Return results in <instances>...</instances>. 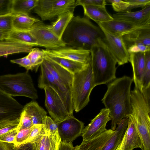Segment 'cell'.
I'll use <instances>...</instances> for the list:
<instances>
[{"instance_id":"cell-17","label":"cell","mask_w":150,"mask_h":150,"mask_svg":"<svg viewBox=\"0 0 150 150\" xmlns=\"http://www.w3.org/2000/svg\"><path fill=\"white\" fill-rule=\"evenodd\" d=\"M43 63L55 79L71 94L73 74L45 55Z\"/></svg>"},{"instance_id":"cell-4","label":"cell","mask_w":150,"mask_h":150,"mask_svg":"<svg viewBox=\"0 0 150 150\" xmlns=\"http://www.w3.org/2000/svg\"><path fill=\"white\" fill-rule=\"evenodd\" d=\"M95 86L91 60L84 69L73 74L72 99L74 110L76 112L87 105L90 94Z\"/></svg>"},{"instance_id":"cell-26","label":"cell","mask_w":150,"mask_h":150,"mask_svg":"<svg viewBox=\"0 0 150 150\" xmlns=\"http://www.w3.org/2000/svg\"><path fill=\"white\" fill-rule=\"evenodd\" d=\"M74 11H69L58 16L48 27L55 35L62 39L63 34L70 21L74 16Z\"/></svg>"},{"instance_id":"cell-50","label":"cell","mask_w":150,"mask_h":150,"mask_svg":"<svg viewBox=\"0 0 150 150\" xmlns=\"http://www.w3.org/2000/svg\"><path fill=\"white\" fill-rule=\"evenodd\" d=\"M141 92L148 108L150 109V87L142 90Z\"/></svg>"},{"instance_id":"cell-23","label":"cell","mask_w":150,"mask_h":150,"mask_svg":"<svg viewBox=\"0 0 150 150\" xmlns=\"http://www.w3.org/2000/svg\"><path fill=\"white\" fill-rule=\"evenodd\" d=\"M85 16L97 23L106 22L113 18L107 12L105 6H82Z\"/></svg>"},{"instance_id":"cell-31","label":"cell","mask_w":150,"mask_h":150,"mask_svg":"<svg viewBox=\"0 0 150 150\" xmlns=\"http://www.w3.org/2000/svg\"><path fill=\"white\" fill-rule=\"evenodd\" d=\"M45 55L73 74L84 69L90 62L85 64L67 59Z\"/></svg>"},{"instance_id":"cell-19","label":"cell","mask_w":150,"mask_h":150,"mask_svg":"<svg viewBox=\"0 0 150 150\" xmlns=\"http://www.w3.org/2000/svg\"><path fill=\"white\" fill-rule=\"evenodd\" d=\"M97 24L103 30L114 35L122 37L137 28H141L127 22L114 19Z\"/></svg>"},{"instance_id":"cell-25","label":"cell","mask_w":150,"mask_h":150,"mask_svg":"<svg viewBox=\"0 0 150 150\" xmlns=\"http://www.w3.org/2000/svg\"><path fill=\"white\" fill-rule=\"evenodd\" d=\"M33 47L20 42L5 40L0 41V57L20 53H29Z\"/></svg>"},{"instance_id":"cell-12","label":"cell","mask_w":150,"mask_h":150,"mask_svg":"<svg viewBox=\"0 0 150 150\" xmlns=\"http://www.w3.org/2000/svg\"><path fill=\"white\" fill-rule=\"evenodd\" d=\"M23 106L0 89V122L20 120Z\"/></svg>"},{"instance_id":"cell-8","label":"cell","mask_w":150,"mask_h":150,"mask_svg":"<svg viewBox=\"0 0 150 150\" xmlns=\"http://www.w3.org/2000/svg\"><path fill=\"white\" fill-rule=\"evenodd\" d=\"M40 67L38 87L41 89L47 86L52 88L60 98L69 115H73L74 110L71 94L55 79L43 63Z\"/></svg>"},{"instance_id":"cell-35","label":"cell","mask_w":150,"mask_h":150,"mask_svg":"<svg viewBox=\"0 0 150 150\" xmlns=\"http://www.w3.org/2000/svg\"><path fill=\"white\" fill-rule=\"evenodd\" d=\"M13 16L14 14L11 13L0 15V30L10 32L13 30Z\"/></svg>"},{"instance_id":"cell-6","label":"cell","mask_w":150,"mask_h":150,"mask_svg":"<svg viewBox=\"0 0 150 150\" xmlns=\"http://www.w3.org/2000/svg\"><path fill=\"white\" fill-rule=\"evenodd\" d=\"M130 103L131 115L141 141L142 150H150V109L142 96L131 98Z\"/></svg>"},{"instance_id":"cell-9","label":"cell","mask_w":150,"mask_h":150,"mask_svg":"<svg viewBox=\"0 0 150 150\" xmlns=\"http://www.w3.org/2000/svg\"><path fill=\"white\" fill-rule=\"evenodd\" d=\"M36 40L38 46L47 50H52L66 46L62 39L55 35L48 28V25L40 20L29 30Z\"/></svg>"},{"instance_id":"cell-44","label":"cell","mask_w":150,"mask_h":150,"mask_svg":"<svg viewBox=\"0 0 150 150\" xmlns=\"http://www.w3.org/2000/svg\"><path fill=\"white\" fill-rule=\"evenodd\" d=\"M106 3L105 0H77L76 5L105 6Z\"/></svg>"},{"instance_id":"cell-16","label":"cell","mask_w":150,"mask_h":150,"mask_svg":"<svg viewBox=\"0 0 150 150\" xmlns=\"http://www.w3.org/2000/svg\"><path fill=\"white\" fill-rule=\"evenodd\" d=\"M113 18L127 22L139 27H150V5L139 11H123L113 15Z\"/></svg>"},{"instance_id":"cell-43","label":"cell","mask_w":150,"mask_h":150,"mask_svg":"<svg viewBox=\"0 0 150 150\" xmlns=\"http://www.w3.org/2000/svg\"><path fill=\"white\" fill-rule=\"evenodd\" d=\"M12 63L19 65L20 66L24 67L27 71L33 70V69L31 62L27 55L22 58L10 60Z\"/></svg>"},{"instance_id":"cell-30","label":"cell","mask_w":150,"mask_h":150,"mask_svg":"<svg viewBox=\"0 0 150 150\" xmlns=\"http://www.w3.org/2000/svg\"><path fill=\"white\" fill-rule=\"evenodd\" d=\"M6 40L15 41L33 47L38 46L37 42L29 30H13L10 32Z\"/></svg>"},{"instance_id":"cell-11","label":"cell","mask_w":150,"mask_h":150,"mask_svg":"<svg viewBox=\"0 0 150 150\" xmlns=\"http://www.w3.org/2000/svg\"><path fill=\"white\" fill-rule=\"evenodd\" d=\"M45 93V105L49 115L56 122H60L70 115L56 92L50 87L44 88Z\"/></svg>"},{"instance_id":"cell-47","label":"cell","mask_w":150,"mask_h":150,"mask_svg":"<svg viewBox=\"0 0 150 150\" xmlns=\"http://www.w3.org/2000/svg\"><path fill=\"white\" fill-rule=\"evenodd\" d=\"M46 137V134L44 129L42 134L34 142L36 150H44Z\"/></svg>"},{"instance_id":"cell-7","label":"cell","mask_w":150,"mask_h":150,"mask_svg":"<svg viewBox=\"0 0 150 150\" xmlns=\"http://www.w3.org/2000/svg\"><path fill=\"white\" fill-rule=\"evenodd\" d=\"M75 0H39L34 12L42 21L57 18L60 15L69 11H74Z\"/></svg>"},{"instance_id":"cell-10","label":"cell","mask_w":150,"mask_h":150,"mask_svg":"<svg viewBox=\"0 0 150 150\" xmlns=\"http://www.w3.org/2000/svg\"><path fill=\"white\" fill-rule=\"evenodd\" d=\"M57 123L61 142L68 143H72L80 136L85 127L84 123L73 115L69 116Z\"/></svg>"},{"instance_id":"cell-32","label":"cell","mask_w":150,"mask_h":150,"mask_svg":"<svg viewBox=\"0 0 150 150\" xmlns=\"http://www.w3.org/2000/svg\"><path fill=\"white\" fill-rule=\"evenodd\" d=\"M27 56L31 62L33 70L37 72L44 59L45 54L42 49L37 47L32 48Z\"/></svg>"},{"instance_id":"cell-37","label":"cell","mask_w":150,"mask_h":150,"mask_svg":"<svg viewBox=\"0 0 150 150\" xmlns=\"http://www.w3.org/2000/svg\"><path fill=\"white\" fill-rule=\"evenodd\" d=\"M33 127V125L29 128L18 131L14 144L16 147L22 145L28 138Z\"/></svg>"},{"instance_id":"cell-15","label":"cell","mask_w":150,"mask_h":150,"mask_svg":"<svg viewBox=\"0 0 150 150\" xmlns=\"http://www.w3.org/2000/svg\"><path fill=\"white\" fill-rule=\"evenodd\" d=\"M103 30L105 36L103 41L118 65H121L127 63L129 62V54L122 37L115 35Z\"/></svg>"},{"instance_id":"cell-48","label":"cell","mask_w":150,"mask_h":150,"mask_svg":"<svg viewBox=\"0 0 150 150\" xmlns=\"http://www.w3.org/2000/svg\"><path fill=\"white\" fill-rule=\"evenodd\" d=\"M0 150H18L14 144L0 141Z\"/></svg>"},{"instance_id":"cell-20","label":"cell","mask_w":150,"mask_h":150,"mask_svg":"<svg viewBox=\"0 0 150 150\" xmlns=\"http://www.w3.org/2000/svg\"><path fill=\"white\" fill-rule=\"evenodd\" d=\"M122 38L127 49L137 44L150 47V27L137 28L124 35Z\"/></svg>"},{"instance_id":"cell-51","label":"cell","mask_w":150,"mask_h":150,"mask_svg":"<svg viewBox=\"0 0 150 150\" xmlns=\"http://www.w3.org/2000/svg\"><path fill=\"white\" fill-rule=\"evenodd\" d=\"M9 33L0 30V41L7 39L8 37Z\"/></svg>"},{"instance_id":"cell-38","label":"cell","mask_w":150,"mask_h":150,"mask_svg":"<svg viewBox=\"0 0 150 150\" xmlns=\"http://www.w3.org/2000/svg\"><path fill=\"white\" fill-rule=\"evenodd\" d=\"M33 125L31 117L22 110L20 115L19 123L17 128L18 131L29 128Z\"/></svg>"},{"instance_id":"cell-14","label":"cell","mask_w":150,"mask_h":150,"mask_svg":"<svg viewBox=\"0 0 150 150\" xmlns=\"http://www.w3.org/2000/svg\"><path fill=\"white\" fill-rule=\"evenodd\" d=\"M45 54L67 59L85 64L91 61V51L67 46L52 50L42 49Z\"/></svg>"},{"instance_id":"cell-41","label":"cell","mask_w":150,"mask_h":150,"mask_svg":"<svg viewBox=\"0 0 150 150\" xmlns=\"http://www.w3.org/2000/svg\"><path fill=\"white\" fill-rule=\"evenodd\" d=\"M44 128L46 131L53 134L58 131V126L55 122L50 117L47 116L44 124Z\"/></svg>"},{"instance_id":"cell-13","label":"cell","mask_w":150,"mask_h":150,"mask_svg":"<svg viewBox=\"0 0 150 150\" xmlns=\"http://www.w3.org/2000/svg\"><path fill=\"white\" fill-rule=\"evenodd\" d=\"M109 112V110L105 108L100 110L99 113L83 129L81 134L83 141L93 139L108 130L106 128L107 123L111 120Z\"/></svg>"},{"instance_id":"cell-24","label":"cell","mask_w":150,"mask_h":150,"mask_svg":"<svg viewBox=\"0 0 150 150\" xmlns=\"http://www.w3.org/2000/svg\"><path fill=\"white\" fill-rule=\"evenodd\" d=\"M128 118L125 117L118 124L115 132L101 150H115L121 142L127 129Z\"/></svg>"},{"instance_id":"cell-29","label":"cell","mask_w":150,"mask_h":150,"mask_svg":"<svg viewBox=\"0 0 150 150\" xmlns=\"http://www.w3.org/2000/svg\"><path fill=\"white\" fill-rule=\"evenodd\" d=\"M39 0H12L11 12L13 14L29 15L37 6Z\"/></svg>"},{"instance_id":"cell-46","label":"cell","mask_w":150,"mask_h":150,"mask_svg":"<svg viewBox=\"0 0 150 150\" xmlns=\"http://www.w3.org/2000/svg\"><path fill=\"white\" fill-rule=\"evenodd\" d=\"M12 0H0V15L11 13Z\"/></svg>"},{"instance_id":"cell-18","label":"cell","mask_w":150,"mask_h":150,"mask_svg":"<svg viewBox=\"0 0 150 150\" xmlns=\"http://www.w3.org/2000/svg\"><path fill=\"white\" fill-rule=\"evenodd\" d=\"M127 127L122 140L115 150H133L136 148L142 149L140 137L134 120L129 115Z\"/></svg>"},{"instance_id":"cell-36","label":"cell","mask_w":150,"mask_h":150,"mask_svg":"<svg viewBox=\"0 0 150 150\" xmlns=\"http://www.w3.org/2000/svg\"><path fill=\"white\" fill-rule=\"evenodd\" d=\"M44 125L35 124L28 138L22 144L34 142L44 131Z\"/></svg>"},{"instance_id":"cell-2","label":"cell","mask_w":150,"mask_h":150,"mask_svg":"<svg viewBox=\"0 0 150 150\" xmlns=\"http://www.w3.org/2000/svg\"><path fill=\"white\" fill-rule=\"evenodd\" d=\"M105 38L104 32L86 16H74L68 25L62 39L66 46L90 50L99 40Z\"/></svg>"},{"instance_id":"cell-28","label":"cell","mask_w":150,"mask_h":150,"mask_svg":"<svg viewBox=\"0 0 150 150\" xmlns=\"http://www.w3.org/2000/svg\"><path fill=\"white\" fill-rule=\"evenodd\" d=\"M40 20L24 14H14L13 20V30H28Z\"/></svg>"},{"instance_id":"cell-42","label":"cell","mask_w":150,"mask_h":150,"mask_svg":"<svg viewBox=\"0 0 150 150\" xmlns=\"http://www.w3.org/2000/svg\"><path fill=\"white\" fill-rule=\"evenodd\" d=\"M17 128L0 135V141L14 144L18 132Z\"/></svg>"},{"instance_id":"cell-21","label":"cell","mask_w":150,"mask_h":150,"mask_svg":"<svg viewBox=\"0 0 150 150\" xmlns=\"http://www.w3.org/2000/svg\"><path fill=\"white\" fill-rule=\"evenodd\" d=\"M129 62L132 66L133 71L132 80L135 87L140 91L142 82L145 66L144 53H129Z\"/></svg>"},{"instance_id":"cell-3","label":"cell","mask_w":150,"mask_h":150,"mask_svg":"<svg viewBox=\"0 0 150 150\" xmlns=\"http://www.w3.org/2000/svg\"><path fill=\"white\" fill-rule=\"evenodd\" d=\"M90 51L95 86L108 84L116 79L117 62L103 40H99Z\"/></svg>"},{"instance_id":"cell-49","label":"cell","mask_w":150,"mask_h":150,"mask_svg":"<svg viewBox=\"0 0 150 150\" xmlns=\"http://www.w3.org/2000/svg\"><path fill=\"white\" fill-rule=\"evenodd\" d=\"M17 149L18 150H36L34 142L22 144Z\"/></svg>"},{"instance_id":"cell-33","label":"cell","mask_w":150,"mask_h":150,"mask_svg":"<svg viewBox=\"0 0 150 150\" xmlns=\"http://www.w3.org/2000/svg\"><path fill=\"white\" fill-rule=\"evenodd\" d=\"M44 130L46 134L44 150H59L61 139L58 131L51 134Z\"/></svg>"},{"instance_id":"cell-27","label":"cell","mask_w":150,"mask_h":150,"mask_svg":"<svg viewBox=\"0 0 150 150\" xmlns=\"http://www.w3.org/2000/svg\"><path fill=\"white\" fill-rule=\"evenodd\" d=\"M23 111L31 118L33 125L35 124L44 125L47 115V112L36 101H32L24 106Z\"/></svg>"},{"instance_id":"cell-45","label":"cell","mask_w":150,"mask_h":150,"mask_svg":"<svg viewBox=\"0 0 150 150\" xmlns=\"http://www.w3.org/2000/svg\"><path fill=\"white\" fill-rule=\"evenodd\" d=\"M129 53L143 52L150 50V47L141 44H135L131 45L127 49Z\"/></svg>"},{"instance_id":"cell-22","label":"cell","mask_w":150,"mask_h":150,"mask_svg":"<svg viewBox=\"0 0 150 150\" xmlns=\"http://www.w3.org/2000/svg\"><path fill=\"white\" fill-rule=\"evenodd\" d=\"M115 132V130L108 129L101 135L93 139L82 141L80 145L74 147V150H101Z\"/></svg>"},{"instance_id":"cell-40","label":"cell","mask_w":150,"mask_h":150,"mask_svg":"<svg viewBox=\"0 0 150 150\" xmlns=\"http://www.w3.org/2000/svg\"><path fill=\"white\" fill-rule=\"evenodd\" d=\"M129 6L125 11H130L134 8L141 7L142 8L150 5V0H125Z\"/></svg>"},{"instance_id":"cell-34","label":"cell","mask_w":150,"mask_h":150,"mask_svg":"<svg viewBox=\"0 0 150 150\" xmlns=\"http://www.w3.org/2000/svg\"><path fill=\"white\" fill-rule=\"evenodd\" d=\"M145 66L142 82V90L150 87V50L144 53Z\"/></svg>"},{"instance_id":"cell-1","label":"cell","mask_w":150,"mask_h":150,"mask_svg":"<svg viewBox=\"0 0 150 150\" xmlns=\"http://www.w3.org/2000/svg\"><path fill=\"white\" fill-rule=\"evenodd\" d=\"M132 81V79L127 76L115 79L108 83L101 100L105 108L109 110L112 130H115L117 125L122 119L132 114L130 95Z\"/></svg>"},{"instance_id":"cell-5","label":"cell","mask_w":150,"mask_h":150,"mask_svg":"<svg viewBox=\"0 0 150 150\" xmlns=\"http://www.w3.org/2000/svg\"><path fill=\"white\" fill-rule=\"evenodd\" d=\"M0 89L11 96H24L33 100L38 98L37 91L28 71L0 76Z\"/></svg>"},{"instance_id":"cell-39","label":"cell","mask_w":150,"mask_h":150,"mask_svg":"<svg viewBox=\"0 0 150 150\" xmlns=\"http://www.w3.org/2000/svg\"><path fill=\"white\" fill-rule=\"evenodd\" d=\"M106 2L111 4L113 10L118 12L125 11L129 6L128 3L125 0H105Z\"/></svg>"}]
</instances>
